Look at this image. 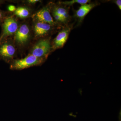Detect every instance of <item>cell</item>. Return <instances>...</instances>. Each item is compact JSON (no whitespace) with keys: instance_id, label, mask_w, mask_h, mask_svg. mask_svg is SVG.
Returning a JSON list of instances; mask_svg holds the SVG:
<instances>
[{"instance_id":"12","label":"cell","mask_w":121,"mask_h":121,"mask_svg":"<svg viewBox=\"0 0 121 121\" xmlns=\"http://www.w3.org/2000/svg\"><path fill=\"white\" fill-rule=\"evenodd\" d=\"M90 0H72L69 1H65L61 2L62 4L65 5L66 6H70L75 4H78L81 5L88 4L90 2Z\"/></svg>"},{"instance_id":"6","label":"cell","mask_w":121,"mask_h":121,"mask_svg":"<svg viewBox=\"0 0 121 121\" xmlns=\"http://www.w3.org/2000/svg\"><path fill=\"white\" fill-rule=\"evenodd\" d=\"M35 16L39 22L48 24L52 26L55 24L47 7L43 8L37 12Z\"/></svg>"},{"instance_id":"15","label":"cell","mask_w":121,"mask_h":121,"mask_svg":"<svg viewBox=\"0 0 121 121\" xmlns=\"http://www.w3.org/2000/svg\"><path fill=\"white\" fill-rule=\"evenodd\" d=\"M9 10L11 12H13L16 10V8L15 6L13 5H10L9 6L8 8Z\"/></svg>"},{"instance_id":"17","label":"cell","mask_w":121,"mask_h":121,"mask_svg":"<svg viewBox=\"0 0 121 121\" xmlns=\"http://www.w3.org/2000/svg\"><path fill=\"white\" fill-rule=\"evenodd\" d=\"M2 16H3V15H2V13L0 11V20L2 19Z\"/></svg>"},{"instance_id":"13","label":"cell","mask_w":121,"mask_h":121,"mask_svg":"<svg viewBox=\"0 0 121 121\" xmlns=\"http://www.w3.org/2000/svg\"><path fill=\"white\" fill-rule=\"evenodd\" d=\"M53 15L55 19L56 20V21L63 23L67 22V21L62 17L54 12H53Z\"/></svg>"},{"instance_id":"18","label":"cell","mask_w":121,"mask_h":121,"mask_svg":"<svg viewBox=\"0 0 121 121\" xmlns=\"http://www.w3.org/2000/svg\"><path fill=\"white\" fill-rule=\"evenodd\" d=\"M2 1H1L0 0V4H1V2H2Z\"/></svg>"},{"instance_id":"9","label":"cell","mask_w":121,"mask_h":121,"mask_svg":"<svg viewBox=\"0 0 121 121\" xmlns=\"http://www.w3.org/2000/svg\"><path fill=\"white\" fill-rule=\"evenodd\" d=\"M52 26L48 24L40 22H37L34 27L35 34L38 36L44 35L50 31Z\"/></svg>"},{"instance_id":"16","label":"cell","mask_w":121,"mask_h":121,"mask_svg":"<svg viewBox=\"0 0 121 121\" xmlns=\"http://www.w3.org/2000/svg\"><path fill=\"white\" fill-rule=\"evenodd\" d=\"M39 0H29L28 1V2H29L30 4H34L36 3V2H39Z\"/></svg>"},{"instance_id":"4","label":"cell","mask_w":121,"mask_h":121,"mask_svg":"<svg viewBox=\"0 0 121 121\" xmlns=\"http://www.w3.org/2000/svg\"><path fill=\"white\" fill-rule=\"evenodd\" d=\"M71 29V25L68 26L59 33L53 41V47L54 49L63 47L68 39Z\"/></svg>"},{"instance_id":"2","label":"cell","mask_w":121,"mask_h":121,"mask_svg":"<svg viewBox=\"0 0 121 121\" xmlns=\"http://www.w3.org/2000/svg\"><path fill=\"white\" fill-rule=\"evenodd\" d=\"M51 48V43L49 40H41L33 47L31 55L39 58L44 59L49 54Z\"/></svg>"},{"instance_id":"8","label":"cell","mask_w":121,"mask_h":121,"mask_svg":"<svg viewBox=\"0 0 121 121\" xmlns=\"http://www.w3.org/2000/svg\"><path fill=\"white\" fill-rule=\"evenodd\" d=\"M95 3L87 4L81 5L78 10L76 11V17L78 19L79 22H82L85 17L86 16L92 9L96 6Z\"/></svg>"},{"instance_id":"3","label":"cell","mask_w":121,"mask_h":121,"mask_svg":"<svg viewBox=\"0 0 121 121\" xmlns=\"http://www.w3.org/2000/svg\"><path fill=\"white\" fill-rule=\"evenodd\" d=\"M18 29V24L15 19L12 17H7L2 24V34L0 37V42L8 36L15 33Z\"/></svg>"},{"instance_id":"14","label":"cell","mask_w":121,"mask_h":121,"mask_svg":"<svg viewBox=\"0 0 121 121\" xmlns=\"http://www.w3.org/2000/svg\"><path fill=\"white\" fill-rule=\"evenodd\" d=\"M115 3L116 4L118 8L120 10H121V0H116L115 1Z\"/></svg>"},{"instance_id":"5","label":"cell","mask_w":121,"mask_h":121,"mask_svg":"<svg viewBox=\"0 0 121 121\" xmlns=\"http://www.w3.org/2000/svg\"><path fill=\"white\" fill-rule=\"evenodd\" d=\"M30 30L26 24L21 25L15 33V40L20 44H23L28 41L30 37Z\"/></svg>"},{"instance_id":"11","label":"cell","mask_w":121,"mask_h":121,"mask_svg":"<svg viewBox=\"0 0 121 121\" xmlns=\"http://www.w3.org/2000/svg\"><path fill=\"white\" fill-rule=\"evenodd\" d=\"M15 14L21 18H25L27 17L29 15L28 9L26 8L20 7L16 9L15 11Z\"/></svg>"},{"instance_id":"1","label":"cell","mask_w":121,"mask_h":121,"mask_svg":"<svg viewBox=\"0 0 121 121\" xmlns=\"http://www.w3.org/2000/svg\"><path fill=\"white\" fill-rule=\"evenodd\" d=\"M43 61V59L30 55L24 58L15 60L11 65V68L15 70H21L39 65Z\"/></svg>"},{"instance_id":"10","label":"cell","mask_w":121,"mask_h":121,"mask_svg":"<svg viewBox=\"0 0 121 121\" xmlns=\"http://www.w3.org/2000/svg\"><path fill=\"white\" fill-rule=\"evenodd\" d=\"M53 12L58 14L62 17L67 22L70 19L69 12L66 9L61 7H57L55 8Z\"/></svg>"},{"instance_id":"7","label":"cell","mask_w":121,"mask_h":121,"mask_svg":"<svg viewBox=\"0 0 121 121\" xmlns=\"http://www.w3.org/2000/svg\"><path fill=\"white\" fill-rule=\"evenodd\" d=\"M15 48L12 44L7 42L0 45V56L4 59L12 58L15 53Z\"/></svg>"}]
</instances>
